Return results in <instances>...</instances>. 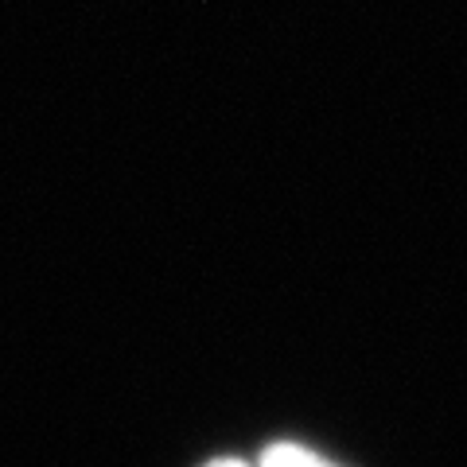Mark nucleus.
Instances as JSON below:
<instances>
[{
  "label": "nucleus",
  "instance_id": "nucleus-1",
  "mask_svg": "<svg viewBox=\"0 0 467 467\" xmlns=\"http://www.w3.org/2000/svg\"><path fill=\"white\" fill-rule=\"evenodd\" d=\"M257 467H331V463L319 460L316 451L300 448V444H276V448H269L265 456H261Z\"/></svg>",
  "mask_w": 467,
  "mask_h": 467
},
{
  "label": "nucleus",
  "instance_id": "nucleus-2",
  "mask_svg": "<svg viewBox=\"0 0 467 467\" xmlns=\"http://www.w3.org/2000/svg\"><path fill=\"white\" fill-rule=\"evenodd\" d=\"M211 467H245V463H238V460H218V463H211Z\"/></svg>",
  "mask_w": 467,
  "mask_h": 467
}]
</instances>
